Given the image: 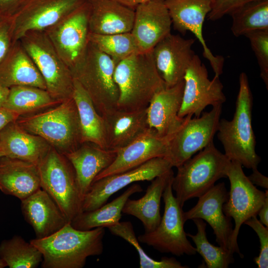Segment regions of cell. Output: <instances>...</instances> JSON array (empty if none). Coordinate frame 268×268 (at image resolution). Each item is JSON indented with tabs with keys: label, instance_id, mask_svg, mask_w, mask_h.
<instances>
[{
	"label": "cell",
	"instance_id": "4fadbf2b",
	"mask_svg": "<svg viewBox=\"0 0 268 268\" xmlns=\"http://www.w3.org/2000/svg\"><path fill=\"white\" fill-rule=\"evenodd\" d=\"M184 81L182 104L178 113L180 118L188 115L199 117L207 106L222 105L226 101L219 77L214 76L210 80L207 68L197 55L187 69Z\"/></svg>",
	"mask_w": 268,
	"mask_h": 268
},
{
	"label": "cell",
	"instance_id": "4316f807",
	"mask_svg": "<svg viewBox=\"0 0 268 268\" xmlns=\"http://www.w3.org/2000/svg\"><path fill=\"white\" fill-rule=\"evenodd\" d=\"M91 33L107 35L131 32L134 10L114 0H88Z\"/></svg>",
	"mask_w": 268,
	"mask_h": 268
},
{
	"label": "cell",
	"instance_id": "83f0119b",
	"mask_svg": "<svg viewBox=\"0 0 268 268\" xmlns=\"http://www.w3.org/2000/svg\"><path fill=\"white\" fill-rule=\"evenodd\" d=\"M0 83L8 88L25 85L46 90L43 78L19 40L0 65Z\"/></svg>",
	"mask_w": 268,
	"mask_h": 268
},
{
	"label": "cell",
	"instance_id": "cb8c5ba5",
	"mask_svg": "<svg viewBox=\"0 0 268 268\" xmlns=\"http://www.w3.org/2000/svg\"><path fill=\"white\" fill-rule=\"evenodd\" d=\"M51 147L41 136L24 130L16 121L8 123L0 133V152L2 156L38 165Z\"/></svg>",
	"mask_w": 268,
	"mask_h": 268
},
{
	"label": "cell",
	"instance_id": "8fae6325",
	"mask_svg": "<svg viewBox=\"0 0 268 268\" xmlns=\"http://www.w3.org/2000/svg\"><path fill=\"white\" fill-rule=\"evenodd\" d=\"M222 105L212 107L209 112L192 118L185 117L180 128L169 139L167 153L164 158L173 167L177 168L198 151L213 142L217 133Z\"/></svg>",
	"mask_w": 268,
	"mask_h": 268
},
{
	"label": "cell",
	"instance_id": "d6986e66",
	"mask_svg": "<svg viewBox=\"0 0 268 268\" xmlns=\"http://www.w3.org/2000/svg\"><path fill=\"white\" fill-rule=\"evenodd\" d=\"M132 34L140 52L150 51L171 33L172 20L164 0H148L134 9Z\"/></svg>",
	"mask_w": 268,
	"mask_h": 268
},
{
	"label": "cell",
	"instance_id": "d6a6232c",
	"mask_svg": "<svg viewBox=\"0 0 268 268\" xmlns=\"http://www.w3.org/2000/svg\"><path fill=\"white\" fill-rule=\"evenodd\" d=\"M231 28L236 37L252 31L268 29V0H254L238 7L230 14Z\"/></svg>",
	"mask_w": 268,
	"mask_h": 268
},
{
	"label": "cell",
	"instance_id": "60d3db41",
	"mask_svg": "<svg viewBox=\"0 0 268 268\" xmlns=\"http://www.w3.org/2000/svg\"><path fill=\"white\" fill-rule=\"evenodd\" d=\"M254 0H211V9L207 15L208 20L215 21L243 4Z\"/></svg>",
	"mask_w": 268,
	"mask_h": 268
},
{
	"label": "cell",
	"instance_id": "4dcf8cb0",
	"mask_svg": "<svg viewBox=\"0 0 268 268\" xmlns=\"http://www.w3.org/2000/svg\"><path fill=\"white\" fill-rule=\"evenodd\" d=\"M143 191L141 186L134 184L110 202L91 211H82L70 222L75 229L89 230L97 227H109L118 224L127 201L133 194Z\"/></svg>",
	"mask_w": 268,
	"mask_h": 268
},
{
	"label": "cell",
	"instance_id": "ba28073f",
	"mask_svg": "<svg viewBox=\"0 0 268 268\" xmlns=\"http://www.w3.org/2000/svg\"><path fill=\"white\" fill-rule=\"evenodd\" d=\"M38 167L41 189L71 222L82 212L83 200L72 165L64 155L51 147Z\"/></svg>",
	"mask_w": 268,
	"mask_h": 268
},
{
	"label": "cell",
	"instance_id": "2e32d148",
	"mask_svg": "<svg viewBox=\"0 0 268 268\" xmlns=\"http://www.w3.org/2000/svg\"><path fill=\"white\" fill-rule=\"evenodd\" d=\"M86 0H30L13 17L14 41L30 31L46 30Z\"/></svg>",
	"mask_w": 268,
	"mask_h": 268
},
{
	"label": "cell",
	"instance_id": "7bdbcfd3",
	"mask_svg": "<svg viewBox=\"0 0 268 268\" xmlns=\"http://www.w3.org/2000/svg\"><path fill=\"white\" fill-rule=\"evenodd\" d=\"M19 116L5 108L0 109V133L8 123L16 121Z\"/></svg>",
	"mask_w": 268,
	"mask_h": 268
},
{
	"label": "cell",
	"instance_id": "c3c4849f",
	"mask_svg": "<svg viewBox=\"0 0 268 268\" xmlns=\"http://www.w3.org/2000/svg\"><path fill=\"white\" fill-rule=\"evenodd\" d=\"M7 267L5 263L0 259V268H3Z\"/></svg>",
	"mask_w": 268,
	"mask_h": 268
},
{
	"label": "cell",
	"instance_id": "b9f144b4",
	"mask_svg": "<svg viewBox=\"0 0 268 268\" xmlns=\"http://www.w3.org/2000/svg\"><path fill=\"white\" fill-rule=\"evenodd\" d=\"M30 0H0V16L14 17Z\"/></svg>",
	"mask_w": 268,
	"mask_h": 268
},
{
	"label": "cell",
	"instance_id": "e0dca14e",
	"mask_svg": "<svg viewBox=\"0 0 268 268\" xmlns=\"http://www.w3.org/2000/svg\"><path fill=\"white\" fill-rule=\"evenodd\" d=\"M193 39H184L169 34L152 49L156 68L165 87H170L184 80L186 71L196 55L192 50Z\"/></svg>",
	"mask_w": 268,
	"mask_h": 268
},
{
	"label": "cell",
	"instance_id": "7a4b0ae2",
	"mask_svg": "<svg viewBox=\"0 0 268 268\" xmlns=\"http://www.w3.org/2000/svg\"><path fill=\"white\" fill-rule=\"evenodd\" d=\"M239 89L233 119L220 120L217 137L227 158L249 169H256L261 161L256 152V138L252 125L253 97L247 74L240 73Z\"/></svg>",
	"mask_w": 268,
	"mask_h": 268
},
{
	"label": "cell",
	"instance_id": "1f68e13d",
	"mask_svg": "<svg viewBox=\"0 0 268 268\" xmlns=\"http://www.w3.org/2000/svg\"><path fill=\"white\" fill-rule=\"evenodd\" d=\"M61 103L54 99L46 89L19 85L9 88L3 108L21 116L44 111Z\"/></svg>",
	"mask_w": 268,
	"mask_h": 268
},
{
	"label": "cell",
	"instance_id": "6da1fadb",
	"mask_svg": "<svg viewBox=\"0 0 268 268\" xmlns=\"http://www.w3.org/2000/svg\"><path fill=\"white\" fill-rule=\"evenodd\" d=\"M105 233L104 227L80 230L68 222L51 235L30 242L42 253L43 268H82L88 257L102 254Z\"/></svg>",
	"mask_w": 268,
	"mask_h": 268
},
{
	"label": "cell",
	"instance_id": "7dc6e473",
	"mask_svg": "<svg viewBox=\"0 0 268 268\" xmlns=\"http://www.w3.org/2000/svg\"><path fill=\"white\" fill-rule=\"evenodd\" d=\"M9 91V88L6 87L0 83V109L3 108Z\"/></svg>",
	"mask_w": 268,
	"mask_h": 268
},
{
	"label": "cell",
	"instance_id": "30bf717a",
	"mask_svg": "<svg viewBox=\"0 0 268 268\" xmlns=\"http://www.w3.org/2000/svg\"><path fill=\"white\" fill-rule=\"evenodd\" d=\"M173 179L168 182L162 195L164 210L159 225L153 231L145 232L137 239L139 242L161 253L177 256L194 255L197 253L196 248L188 239L184 228L185 221L183 207L173 193Z\"/></svg>",
	"mask_w": 268,
	"mask_h": 268
},
{
	"label": "cell",
	"instance_id": "9a60e30c",
	"mask_svg": "<svg viewBox=\"0 0 268 268\" xmlns=\"http://www.w3.org/2000/svg\"><path fill=\"white\" fill-rule=\"evenodd\" d=\"M174 28L185 35L192 32L203 48V55L209 62L216 76L223 72L224 58L214 56L208 48L202 34L204 19L211 9V0H164Z\"/></svg>",
	"mask_w": 268,
	"mask_h": 268
},
{
	"label": "cell",
	"instance_id": "7402d4cb",
	"mask_svg": "<svg viewBox=\"0 0 268 268\" xmlns=\"http://www.w3.org/2000/svg\"><path fill=\"white\" fill-rule=\"evenodd\" d=\"M21 202L23 216L33 228L36 238L50 236L69 222L54 200L42 189Z\"/></svg>",
	"mask_w": 268,
	"mask_h": 268
},
{
	"label": "cell",
	"instance_id": "8d00e7d4",
	"mask_svg": "<svg viewBox=\"0 0 268 268\" xmlns=\"http://www.w3.org/2000/svg\"><path fill=\"white\" fill-rule=\"evenodd\" d=\"M114 235L120 237L136 250L139 257L140 268H188L173 257H162L160 261L155 260L149 257L144 251L136 237L132 223L130 221L119 222L118 224L108 227Z\"/></svg>",
	"mask_w": 268,
	"mask_h": 268
},
{
	"label": "cell",
	"instance_id": "44dd1931",
	"mask_svg": "<svg viewBox=\"0 0 268 268\" xmlns=\"http://www.w3.org/2000/svg\"><path fill=\"white\" fill-rule=\"evenodd\" d=\"M184 80L173 86L157 92L147 107L149 128L161 137L169 139L180 128L185 117L178 116L183 94Z\"/></svg>",
	"mask_w": 268,
	"mask_h": 268
},
{
	"label": "cell",
	"instance_id": "f1b7e54d",
	"mask_svg": "<svg viewBox=\"0 0 268 268\" xmlns=\"http://www.w3.org/2000/svg\"><path fill=\"white\" fill-rule=\"evenodd\" d=\"M174 176L172 169L156 177L148 186L144 195L137 200L127 201L122 213L134 216L142 223L145 232L153 231L159 225L161 216L160 202L168 182Z\"/></svg>",
	"mask_w": 268,
	"mask_h": 268
},
{
	"label": "cell",
	"instance_id": "3957f363",
	"mask_svg": "<svg viewBox=\"0 0 268 268\" xmlns=\"http://www.w3.org/2000/svg\"><path fill=\"white\" fill-rule=\"evenodd\" d=\"M114 79L119 91L117 108L125 111L147 108L153 96L165 88L152 50L134 54L117 63Z\"/></svg>",
	"mask_w": 268,
	"mask_h": 268
},
{
	"label": "cell",
	"instance_id": "5bb4252c",
	"mask_svg": "<svg viewBox=\"0 0 268 268\" xmlns=\"http://www.w3.org/2000/svg\"><path fill=\"white\" fill-rule=\"evenodd\" d=\"M172 167L165 158L156 157L131 170L94 181L83 198L82 211L94 210L106 203L112 195L124 187L136 182L152 181Z\"/></svg>",
	"mask_w": 268,
	"mask_h": 268
},
{
	"label": "cell",
	"instance_id": "9c48e42d",
	"mask_svg": "<svg viewBox=\"0 0 268 268\" xmlns=\"http://www.w3.org/2000/svg\"><path fill=\"white\" fill-rule=\"evenodd\" d=\"M242 165L237 161H231L227 178L230 182L228 198L223 206L225 214L232 218L235 227L230 240L229 251L236 253L241 258L237 238L241 225L258 213L264 203L268 191H262L257 189L245 174Z\"/></svg>",
	"mask_w": 268,
	"mask_h": 268
},
{
	"label": "cell",
	"instance_id": "277c9868",
	"mask_svg": "<svg viewBox=\"0 0 268 268\" xmlns=\"http://www.w3.org/2000/svg\"><path fill=\"white\" fill-rule=\"evenodd\" d=\"M16 122L27 132L44 138L63 155L81 144L79 116L73 97L44 111L19 116Z\"/></svg>",
	"mask_w": 268,
	"mask_h": 268
},
{
	"label": "cell",
	"instance_id": "bcb514c9",
	"mask_svg": "<svg viewBox=\"0 0 268 268\" xmlns=\"http://www.w3.org/2000/svg\"><path fill=\"white\" fill-rule=\"evenodd\" d=\"M122 4L130 7L132 9H135L137 5L142 3L148 0H114Z\"/></svg>",
	"mask_w": 268,
	"mask_h": 268
},
{
	"label": "cell",
	"instance_id": "d4e9b609",
	"mask_svg": "<svg viewBox=\"0 0 268 268\" xmlns=\"http://www.w3.org/2000/svg\"><path fill=\"white\" fill-rule=\"evenodd\" d=\"M116 155L115 150L103 148L91 142H85L65 155L74 168L83 198L95 177L112 163Z\"/></svg>",
	"mask_w": 268,
	"mask_h": 268
},
{
	"label": "cell",
	"instance_id": "f6af8a7d",
	"mask_svg": "<svg viewBox=\"0 0 268 268\" xmlns=\"http://www.w3.org/2000/svg\"><path fill=\"white\" fill-rule=\"evenodd\" d=\"M258 215L260 218V221L265 226L268 227V197H266Z\"/></svg>",
	"mask_w": 268,
	"mask_h": 268
},
{
	"label": "cell",
	"instance_id": "8992f818",
	"mask_svg": "<svg viewBox=\"0 0 268 268\" xmlns=\"http://www.w3.org/2000/svg\"><path fill=\"white\" fill-rule=\"evenodd\" d=\"M116 64L90 42L82 61L71 70L99 114L117 108L119 91L114 79Z\"/></svg>",
	"mask_w": 268,
	"mask_h": 268
},
{
	"label": "cell",
	"instance_id": "ab89813d",
	"mask_svg": "<svg viewBox=\"0 0 268 268\" xmlns=\"http://www.w3.org/2000/svg\"><path fill=\"white\" fill-rule=\"evenodd\" d=\"M13 17L0 16V65L15 43Z\"/></svg>",
	"mask_w": 268,
	"mask_h": 268
},
{
	"label": "cell",
	"instance_id": "5b68a950",
	"mask_svg": "<svg viewBox=\"0 0 268 268\" xmlns=\"http://www.w3.org/2000/svg\"><path fill=\"white\" fill-rule=\"evenodd\" d=\"M230 162L212 142L178 167L172 188L181 206L188 200L203 195L220 179L227 178Z\"/></svg>",
	"mask_w": 268,
	"mask_h": 268
},
{
	"label": "cell",
	"instance_id": "f546056e",
	"mask_svg": "<svg viewBox=\"0 0 268 268\" xmlns=\"http://www.w3.org/2000/svg\"><path fill=\"white\" fill-rule=\"evenodd\" d=\"M72 97L79 116L81 143L91 142L107 149L104 118L96 110L88 93L75 79Z\"/></svg>",
	"mask_w": 268,
	"mask_h": 268
},
{
	"label": "cell",
	"instance_id": "74e56055",
	"mask_svg": "<svg viewBox=\"0 0 268 268\" xmlns=\"http://www.w3.org/2000/svg\"><path fill=\"white\" fill-rule=\"evenodd\" d=\"M249 40L256 57L260 76L268 88V29L251 31L245 35Z\"/></svg>",
	"mask_w": 268,
	"mask_h": 268
},
{
	"label": "cell",
	"instance_id": "7c38bea8",
	"mask_svg": "<svg viewBox=\"0 0 268 268\" xmlns=\"http://www.w3.org/2000/svg\"><path fill=\"white\" fill-rule=\"evenodd\" d=\"M88 0L44 31L71 70L83 59L89 43Z\"/></svg>",
	"mask_w": 268,
	"mask_h": 268
},
{
	"label": "cell",
	"instance_id": "ee69618b",
	"mask_svg": "<svg viewBox=\"0 0 268 268\" xmlns=\"http://www.w3.org/2000/svg\"><path fill=\"white\" fill-rule=\"evenodd\" d=\"M252 173L247 176L251 183L254 184L265 188L268 189V178L261 174L257 169H252Z\"/></svg>",
	"mask_w": 268,
	"mask_h": 268
},
{
	"label": "cell",
	"instance_id": "f35d334b",
	"mask_svg": "<svg viewBox=\"0 0 268 268\" xmlns=\"http://www.w3.org/2000/svg\"><path fill=\"white\" fill-rule=\"evenodd\" d=\"M245 224L251 227L257 234L260 243V252L254 261L259 268H268V227L263 224L254 216L246 220Z\"/></svg>",
	"mask_w": 268,
	"mask_h": 268
},
{
	"label": "cell",
	"instance_id": "e575fe53",
	"mask_svg": "<svg viewBox=\"0 0 268 268\" xmlns=\"http://www.w3.org/2000/svg\"><path fill=\"white\" fill-rule=\"evenodd\" d=\"M197 228L195 235L187 233L196 245L197 253L202 257L207 268H227L234 262L233 254L221 246H216L208 240L206 223L201 218L193 219Z\"/></svg>",
	"mask_w": 268,
	"mask_h": 268
},
{
	"label": "cell",
	"instance_id": "836d02e7",
	"mask_svg": "<svg viewBox=\"0 0 268 268\" xmlns=\"http://www.w3.org/2000/svg\"><path fill=\"white\" fill-rule=\"evenodd\" d=\"M0 259L9 268H35L43 260L41 252L30 242L15 235L0 244Z\"/></svg>",
	"mask_w": 268,
	"mask_h": 268
},
{
	"label": "cell",
	"instance_id": "681fc988",
	"mask_svg": "<svg viewBox=\"0 0 268 268\" xmlns=\"http://www.w3.org/2000/svg\"><path fill=\"white\" fill-rule=\"evenodd\" d=\"M2 155L1 153V152H0V157H2Z\"/></svg>",
	"mask_w": 268,
	"mask_h": 268
},
{
	"label": "cell",
	"instance_id": "ffe728a7",
	"mask_svg": "<svg viewBox=\"0 0 268 268\" xmlns=\"http://www.w3.org/2000/svg\"><path fill=\"white\" fill-rule=\"evenodd\" d=\"M168 141V138L159 136L155 130L149 128L130 144L115 150L117 155L114 161L100 172L93 181L131 170L153 158L165 157Z\"/></svg>",
	"mask_w": 268,
	"mask_h": 268
},
{
	"label": "cell",
	"instance_id": "ac0fdd59",
	"mask_svg": "<svg viewBox=\"0 0 268 268\" xmlns=\"http://www.w3.org/2000/svg\"><path fill=\"white\" fill-rule=\"evenodd\" d=\"M228 198L224 182L214 185L200 197L197 204L187 211H184L183 218L188 220L201 218L207 222L213 229L218 244L229 251L233 233L231 218L223 212V206Z\"/></svg>",
	"mask_w": 268,
	"mask_h": 268
},
{
	"label": "cell",
	"instance_id": "484cf974",
	"mask_svg": "<svg viewBox=\"0 0 268 268\" xmlns=\"http://www.w3.org/2000/svg\"><path fill=\"white\" fill-rule=\"evenodd\" d=\"M41 189L38 165L5 156L0 158V190L20 201Z\"/></svg>",
	"mask_w": 268,
	"mask_h": 268
},
{
	"label": "cell",
	"instance_id": "d590c367",
	"mask_svg": "<svg viewBox=\"0 0 268 268\" xmlns=\"http://www.w3.org/2000/svg\"><path fill=\"white\" fill-rule=\"evenodd\" d=\"M89 41L117 63L140 52L131 32L101 35L90 33Z\"/></svg>",
	"mask_w": 268,
	"mask_h": 268
},
{
	"label": "cell",
	"instance_id": "52a82bcc",
	"mask_svg": "<svg viewBox=\"0 0 268 268\" xmlns=\"http://www.w3.org/2000/svg\"><path fill=\"white\" fill-rule=\"evenodd\" d=\"M43 78L46 90L62 102L72 98L74 78L44 31H30L19 40Z\"/></svg>",
	"mask_w": 268,
	"mask_h": 268
},
{
	"label": "cell",
	"instance_id": "603a6c76",
	"mask_svg": "<svg viewBox=\"0 0 268 268\" xmlns=\"http://www.w3.org/2000/svg\"><path fill=\"white\" fill-rule=\"evenodd\" d=\"M107 149L117 150L130 144L149 128L147 108L125 111L113 109L103 115Z\"/></svg>",
	"mask_w": 268,
	"mask_h": 268
}]
</instances>
